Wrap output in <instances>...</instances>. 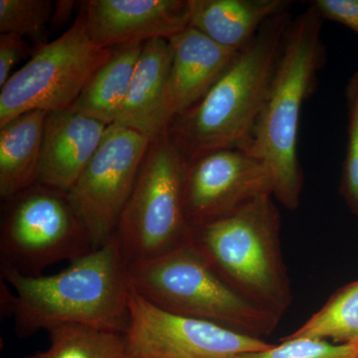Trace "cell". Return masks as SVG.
<instances>
[{
	"label": "cell",
	"mask_w": 358,
	"mask_h": 358,
	"mask_svg": "<svg viewBox=\"0 0 358 358\" xmlns=\"http://www.w3.org/2000/svg\"><path fill=\"white\" fill-rule=\"evenodd\" d=\"M2 308L20 338L63 326L124 334L129 324V271L114 238L58 274L24 275L2 270Z\"/></svg>",
	"instance_id": "1"
},
{
	"label": "cell",
	"mask_w": 358,
	"mask_h": 358,
	"mask_svg": "<svg viewBox=\"0 0 358 358\" xmlns=\"http://www.w3.org/2000/svg\"><path fill=\"white\" fill-rule=\"evenodd\" d=\"M324 20L308 4L292 20L247 154L261 160L273 179V197L289 210L298 208L303 185L298 141L301 109L326 61Z\"/></svg>",
	"instance_id": "2"
},
{
	"label": "cell",
	"mask_w": 358,
	"mask_h": 358,
	"mask_svg": "<svg viewBox=\"0 0 358 358\" xmlns=\"http://www.w3.org/2000/svg\"><path fill=\"white\" fill-rule=\"evenodd\" d=\"M293 18L287 11L268 20L203 99L169 124L166 134L186 162L248 145Z\"/></svg>",
	"instance_id": "3"
},
{
	"label": "cell",
	"mask_w": 358,
	"mask_h": 358,
	"mask_svg": "<svg viewBox=\"0 0 358 358\" xmlns=\"http://www.w3.org/2000/svg\"><path fill=\"white\" fill-rule=\"evenodd\" d=\"M274 197L263 194L239 209L192 228L190 241L245 296L282 317L293 301Z\"/></svg>",
	"instance_id": "4"
},
{
	"label": "cell",
	"mask_w": 358,
	"mask_h": 358,
	"mask_svg": "<svg viewBox=\"0 0 358 358\" xmlns=\"http://www.w3.org/2000/svg\"><path fill=\"white\" fill-rule=\"evenodd\" d=\"M129 287L155 307L261 338L281 317L235 288L187 242L166 255L128 268Z\"/></svg>",
	"instance_id": "5"
},
{
	"label": "cell",
	"mask_w": 358,
	"mask_h": 358,
	"mask_svg": "<svg viewBox=\"0 0 358 358\" xmlns=\"http://www.w3.org/2000/svg\"><path fill=\"white\" fill-rule=\"evenodd\" d=\"M186 160L166 134L152 140L114 239L128 268L154 261L192 238L186 215Z\"/></svg>",
	"instance_id": "6"
},
{
	"label": "cell",
	"mask_w": 358,
	"mask_h": 358,
	"mask_svg": "<svg viewBox=\"0 0 358 358\" xmlns=\"http://www.w3.org/2000/svg\"><path fill=\"white\" fill-rule=\"evenodd\" d=\"M94 251L66 192L38 183L3 201L0 224L2 270L40 275L45 268Z\"/></svg>",
	"instance_id": "7"
},
{
	"label": "cell",
	"mask_w": 358,
	"mask_h": 358,
	"mask_svg": "<svg viewBox=\"0 0 358 358\" xmlns=\"http://www.w3.org/2000/svg\"><path fill=\"white\" fill-rule=\"evenodd\" d=\"M113 51L94 43L82 6L73 24L41 45L0 89V128L32 110L70 109Z\"/></svg>",
	"instance_id": "8"
},
{
	"label": "cell",
	"mask_w": 358,
	"mask_h": 358,
	"mask_svg": "<svg viewBox=\"0 0 358 358\" xmlns=\"http://www.w3.org/2000/svg\"><path fill=\"white\" fill-rule=\"evenodd\" d=\"M152 138L110 124L89 166L67 193L94 250L114 238Z\"/></svg>",
	"instance_id": "9"
},
{
	"label": "cell",
	"mask_w": 358,
	"mask_h": 358,
	"mask_svg": "<svg viewBox=\"0 0 358 358\" xmlns=\"http://www.w3.org/2000/svg\"><path fill=\"white\" fill-rule=\"evenodd\" d=\"M127 358H234L271 343L207 320L155 307L131 288Z\"/></svg>",
	"instance_id": "10"
},
{
	"label": "cell",
	"mask_w": 358,
	"mask_h": 358,
	"mask_svg": "<svg viewBox=\"0 0 358 358\" xmlns=\"http://www.w3.org/2000/svg\"><path fill=\"white\" fill-rule=\"evenodd\" d=\"M263 194L273 195L272 176L243 150H215L186 162L185 209L192 228L228 215Z\"/></svg>",
	"instance_id": "11"
},
{
	"label": "cell",
	"mask_w": 358,
	"mask_h": 358,
	"mask_svg": "<svg viewBox=\"0 0 358 358\" xmlns=\"http://www.w3.org/2000/svg\"><path fill=\"white\" fill-rule=\"evenodd\" d=\"M82 6L90 36L106 49L169 39L189 27L188 0H90Z\"/></svg>",
	"instance_id": "12"
},
{
	"label": "cell",
	"mask_w": 358,
	"mask_h": 358,
	"mask_svg": "<svg viewBox=\"0 0 358 358\" xmlns=\"http://www.w3.org/2000/svg\"><path fill=\"white\" fill-rule=\"evenodd\" d=\"M167 40L171 63L164 110L169 126L173 119L203 99L240 51L224 48L190 26Z\"/></svg>",
	"instance_id": "13"
},
{
	"label": "cell",
	"mask_w": 358,
	"mask_h": 358,
	"mask_svg": "<svg viewBox=\"0 0 358 358\" xmlns=\"http://www.w3.org/2000/svg\"><path fill=\"white\" fill-rule=\"evenodd\" d=\"M108 128L71 108L47 113L36 183L69 192L95 155Z\"/></svg>",
	"instance_id": "14"
},
{
	"label": "cell",
	"mask_w": 358,
	"mask_h": 358,
	"mask_svg": "<svg viewBox=\"0 0 358 358\" xmlns=\"http://www.w3.org/2000/svg\"><path fill=\"white\" fill-rule=\"evenodd\" d=\"M171 63L169 40L154 39L143 43L128 96L114 124L152 140L166 133L164 96Z\"/></svg>",
	"instance_id": "15"
},
{
	"label": "cell",
	"mask_w": 358,
	"mask_h": 358,
	"mask_svg": "<svg viewBox=\"0 0 358 358\" xmlns=\"http://www.w3.org/2000/svg\"><path fill=\"white\" fill-rule=\"evenodd\" d=\"M292 6L289 0H188L189 26L224 48L239 52L268 20Z\"/></svg>",
	"instance_id": "16"
},
{
	"label": "cell",
	"mask_w": 358,
	"mask_h": 358,
	"mask_svg": "<svg viewBox=\"0 0 358 358\" xmlns=\"http://www.w3.org/2000/svg\"><path fill=\"white\" fill-rule=\"evenodd\" d=\"M47 112L32 110L0 128V199H10L34 185Z\"/></svg>",
	"instance_id": "17"
},
{
	"label": "cell",
	"mask_w": 358,
	"mask_h": 358,
	"mask_svg": "<svg viewBox=\"0 0 358 358\" xmlns=\"http://www.w3.org/2000/svg\"><path fill=\"white\" fill-rule=\"evenodd\" d=\"M143 43L115 47L71 109L110 126L117 122L128 96Z\"/></svg>",
	"instance_id": "18"
},
{
	"label": "cell",
	"mask_w": 358,
	"mask_h": 358,
	"mask_svg": "<svg viewBox=\"0 0 358 358\" xmlns=\"http://www.w3.org/2000/svg\"><path fill=\"white\" fill-rule=\"evenodd\" d=\"M289 338H315L358 348V281L334 294Z\"/></svg>",
	"instance_id": "19"
},
{
	"label": "cell",
	"mask_w": 358,
	"mask_h": 358,
	"mask_svg": "<svg viewBox=\"0 0 358 358\" xmlns=\"http://www.w3.org/2000/svg\"><path fill=\"white\" fill-rule=\"evenodd\" d=\"M50 345L25 358H127L124 334L84 326L51 329Z\"/></svg>",
	"instance_id": "20"
},
{
	"label": "cell",
	"mask_w": 358,
	"mask_h": 358,
	"mask_svg": "<svg viewBox=\"0 0 358 358\" xmlns=\"http://www.w3.org/2000/svg\"><path fill=\"white\" fill-rule=\"evenodd\" d=\"M55 6L50 0H0V33L38 38Z\"/></svg>",
	"instance_id": "21"
},
{
	"label": "cell",
	"mask_w": 358,
	"mask_h": 358,
	"mask_svg": "<svg viewBox=\"0 0 358 358\" xmlns=\"http://www.w3.org/2000/svg\"><path fill=\"white\" fill-rule=\"evenodd\" d=\"M345 95L348 112V145L341 192L350 210L358 216V70L348 81Z\"/></svg>",
	"instance_id": "22"
},
{
	"label": "cell",
	"mask_w": 358,
	"mask_h": 358,
	"mask_svg": "<svg viewBox=\"0 0 358 358\" xmlns=\"http://www.w3.org/2000/svg\"><path fill=\"white\" fill-rule=\"evenodd\" d=\"M234 358H358V348L315 338H289L260 352Z\"/></svg>",
	"instance_id": "23"
},
{
	"label": "cell",
	"mask_w": 358,
	"mask_h": 358,
	"mask_svg": "<svg viewBox=\"0 0 358 358\" xmlns=\"http://www.w3.org/2000/svg\"><path fill=\"white\" fill-rule=\"evenodd\" d=\"M310 6L324 20L339 23L358 34V0H313Z\"/></svg>",
	"instance_id": "24"
},
{
	"label": "cell",
	"mask_w": 358,
	"mask_h": 358,
	"mask_svg": "<svg viewBox=\"0 0 358 358\" xmlns=\"http://www.w3.org/2000/svg\"><path fill=\"white\" fill-rule=\"evenodd\" d=\"M29 55V47L18 35L0 34V89L13 76L15 65Z\"/></svg>",
	"instance_id": "25"
},
{
	"label": "cell",
	"mask_w": 358,
	"mask_h": 358,
	"mask_svg": "<svg viewBox=\"0 0 358 358\" xmlns=\"http://www.w3.org/2000/svg\"><path fill=\"white\" fill-rule=\"evenodd\" d=\"M75 1H59L54 9L53 22L63 23L66 18H69L74 8Z\"/></svg>",
	"instance_id": "26"
}]
</instances>
